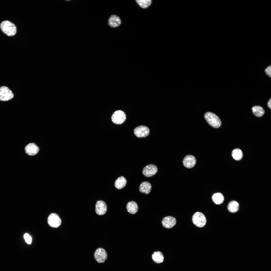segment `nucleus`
<instances>
[{"mask_svg": "<svg viewBox=\"0 0 271 271\" xmlns=\"http://www.w3.org/2000/svg\"><path fill=\"white\" fill-rule=\"evenodd\" d=\"M1 29L3 32L9 36H13L16 33V27L14 24L8 21H5L1 24Z\"/></svg>", "mask_w": 271, "mask_h": 271, "instance_id": "nucleus-1", "label": "nucleus"}, {"mask_svg": "<svg viewBox=\"0 0 271 271\" xmlns=\"http://www.w3.org/2000/svg\"><path fill=\"white\" fill-rule=\"evenodd\" d=\"M205 118L209 124L215 128H218L221 125V122L218 116L215 114L208 112L205 114Z\"/></svg>", "mask_w": 271, "mask_h": 271, "instance_id": "nucleus-2", "label": "nucleus"}, {"mask_svg": "<svg viewBox=\"0 0 271 271\" xmlns=\"http://www.w3.org/2000/svg\"><path fill=\"white\" fill-rule=\"evenodd\" d=\"M192 220L193 224L197 227L201 228L206 225V219L204 214L199 212H197L193 215Z\"/></svg>", "mask_w": 271, "mask_h": 271, "instance_id": "nucleus-3", "label": "nucleus"}, {"mask_svg": "<svg viewBox=\"0 0 271 271\" xmlns=\"http://www.w3.org/2000/svg\"><path fill=\"white\" fill-rule=\"evenodd\" d=\"M126 119V116L125 113L121 110H117L115 111L111 117L112 122L117 124H122L125 121Z\"/></svg>", "mask_w": 271, "mask_h": 271, "instance_id": "nucleus-4", "label": "nucleus"}, {"mask_svg": "<svg viewBox=\"0 0 271 271\" xmlns=\"http://www.w3.org/2000/svg\"><path fill=\"white\" fill-rule=\"evenodd\" d=\"M14 95L11 90L8 87L2 86L0 87V100L7 101L12 99Z\"/></svg>", "mask_w": 271, "mask_h": 271, "instance_id": "nucleus-5", "label": "nucleus"}, {"mask_svg": "<svg viewBox=\"0 0 271 271\" xmlns=\"http://www.w3.org/2000/svg\"><path fill=\"white\" fill-rule=\"evenodd\" d=\"M94 256L95 259L99 263L104 262L108 257L106 252L102 248H99L96 250Z\"/></svg>", "mask_w": 271, "mask_h": 271, "instance_id": "nucleus-6", "label": "nucleus"}, {"mask_svg": "<svg viewBox=\"0 0 271 271\" xmlns=\"http://www.w3.org/2000/svg\"><path fill=\"white\" fill-rule=\"evenodd\" d=\"M47 222L49 225L51 227L56 228L60 226L61 221L58 215L55 213H52L48 217Z\"/></svg>", "mask_w": 271, "mask_h": 271, "instance_id": "nucleus-7", "label": "nucleus"}, {"mask_svg": "<svg viewBox=\"0 0 271 271\" xmlns=\"http://www.w3.org/2000/svg\"><path fill=\"white\" fill-rule=\"evenodd\" d=\"M150 132L149 128L144 125H140L136 127L134 130V134L139 138L146 137Z\"/></svg>", "mask_w": 271, "mask_h": 271, "instance_id": "nucleus-8", "label": "nucleus"}, {"mask_svg": "<svg viewBox=\"0 0 271 271\" xmlns=\"http://www.w3.org/2000/svg\"><path fill=\"white\" fill-rule=\"evenodd\" d=\"M158 171L157 166L153 164H150L146 166L143 169L142 173L145 176L150 177L155 175Z\"/></svg>", "mask_w": 271, "mask_h": 271, "instance_id": "nucleus-9", "label": "nucleus"}, {"mask_svg": "<svg viewBox=\"0 0 271 271\" xmlns=\"http://www.w3.org/2000/svg\"><path fill=\"white\" fill-rule=\"evenodd\" d=\"M176 223V221L175 218L170 216H167L164 218L162 221L163 226L164 227L167 229L172 228L175 225Z\"/></svg>", "mask_w": 271, "mask_h": 271, "instance_id": "nucleus-10", "label": "nucleus"}, {"mask_svg": "<svg viewBox=\"0 0 271 271\" xmlns=\"http://www.w3.org/2000/svg\"><path fill=\"white\" fill-rule=\"evenodd\" d=\"M107 209V205L104 201L100 200L97 202L95 205V212L97 214L100 215L104 214L106 212Z\"/></svg>", "mask_w": 271, "mask_h": 271, "instance_id": "nucleus-11", "label": "nucleus"}, {"mask_svg": "<svg viewBox=\"0 0 271 271\" xmlns=\"http://www.w3.org/2000/svg\"><path fill=\"white\" fill-rule=\"evenodd\" d=\"M25 150L26 153L29 155L33 156L38 153L39 149L36 145L31 143L28 144L26 146Z\"/></svg>", "mask_w": 271, "mask_h": 271, "instance_id": "nucleus-12", "label": "nucleus"}, {"mask_svg": "<svg viewBox=\"0 0 271 271\" xmlns=\"http://www.w3.org/2000/svg\"><path fill=\"white\" fill-rule=\"evenodd\" d=\"M196 159L194 156L191 155H187L184 158L183 163L186 167L190 168L193 167L195 164Z\"/></svg>", "mask_w": 271, "mask_h": 271, "instance_id": "nucleus-13", "label": "nucleus"}, {"mask_svg": "<svg viewBox=\"0 0 271 271\" xmlns=\"http://www.w3.org/2000/svg\"><path fill=\"white\" fill-rule=\"evenodd\" d=\"M121 24V20L119 17L117 15H112L109 18L108 24L111 27L113 28L118 26Z\"/></svg>", "mask_w": 271, "mask_h": 271, "instance_id": "nucleus-14", "label": "nucleus"}, {"mask_svg": "<svg viewBox=\"0 0 271 271\" xmlns=\"http://www.w3.org/2000/svg\"><path fill=\"white\" fill-rule=\"evenodd\" d=\"M152 186L151 184L148 181H144L140 184L139 190L141 193L145 194H148L151 191Z\"/></svg>", "mask_w": 271, "mask_h": 271, "instance_id": "nucleus-15", "label": "nucleus"}, {"mask_svg": "<svg viewBox=\"0 0 271 271\" xmlns=\"http://www.w3.org/2000/svg\"><path fill=\"white\" fill-rule=\"evenodd\" d=\"M126 209L129 213L132 214H134L138 211V206L136 202L133 201H130L127 203Z\"/></svg>", "mask_w": 271, "mask_h": 271, "instance_id": "nucleus-16", "label": "nucleus"}, {"mask_svg": "<svg viewBox=\"0 0 271 271\" xmlns=\"http://www.w3.org/2000/svg\"><path fill=\"white\" fill-rule=\"evenodd\" d=\"M127 181L125 178L123 176L118 177L115 182L114 185L118 189H121L126 185Z\"/></svg>", "mask_w": 271, "mask_h": 271, "instance_id": "nucleus-17", "label": "nucleus"}, {"mask_svg": "<svg viewBox=\"0 0 271 271\" xmlns=\"http://www.w3.org/2000/svg\"><path fill=\"white\" fill-rule=\"evenodd\" d=\"M227 208L228 211L230 212H236L239 209V204L235 201H231L228 204Z\"/></svg>", "mask_w": 271, "mask_h": 271, "instance_id": "nucleus-18", "label": "nucleus"}, {"mask_svg": "<svg viewBox=\"0 0 271 271\" xmlns=\"http://www.w3.org/2000/svg\"><path fill=\"white\" fill-rule=\"evenodd\" d=\"M152 257L154 261L157 263H161L164 260V257L162 253L160 251L155 252L152 256Z\"/></svg>", "mask_w": 271, "mask_h": 271, "instance_id": "nucleus-19", "label": "nucleus"}, {"mask_svg": "<svg viewBox=\"0 0 271 271\" xmlns=\"http://www.w3.org/2000/svg\"><path fill=\"white\" fill-rule=\"evenodd\" d=\"M212 198L214 203L217 205L222 204L224 200V198L223 195L220 193H217L214 194L212 196Z\"/></svg>", "mask_w": 271, "mask_h": 271, "instance_id": "nucleus-20", "label": "nucleus"}, {"mask_svg": "<svg viewBox=\"0 0 271 271\" xmlns=\"http://www.w3.org/2000/svg\"><path fill=\"white\" fill-rule=\"evenodd\" d=\"M253 114L257 117H261L264 114L265 111L261 107L259 106H255L252 108Z\"/></svg>", "mask_w": 271, "mask_h": 271, "instance_id": "nucleus-21", "label": "nucleus"}, {"mask_svg": "<svg viewBox=\"0 0 271 271\" xmlns=\"http://www.w3.org/2000/svg\"><path fill=\"white\" fill-rule=\"evenodd\" d=\"M233 158L236 160H239L242 158L243 154L242 151L239 149L233 150L232 153Z\"/></svg>", "mask_w": 271, "mask_h": 271, "instance_id": "nucleus-22", "label": "nucleus"}, {"mask_svg": "<svg viewBox=\"0 0 271 271\" xmlns=\"http://www.w3.org/2000/svg\"><path fill=\"white\" fill-rule=\"evenodd\" d=\"M136 1L138 4L143 8H147L152 3L151 0H137Z\"/></svg>", "mask_w": 271, "mask_h": 271, "instance_id": "nucleus-23", "label": "nucleus"}, {"mask_svg": "<svg viewBox=\"0 0 271 271\" xmlns=\"http://www.w3.org/2000/svg\"><path fill=\"white\" fill-rule=\"evenodd\" d=\"M24 238L26 242L28 244H30L32 242V238L28 233H26L24 235Z\"/></svg>", "mask_w": 271, "mask_h": 271, "instance_id": "nucleus-24", "label": "nucleus"}, {"mask_svg": "<svg viewBox=\"0 0 271 271\" xmlns=\"http://www.w3.org/2000/svg\"><path fill=\"white\" fill-rule=\"evenodd\" d=\"M265 74L269 77H271V66H268L265 70Z\"/></svg>", "mask_w": 271, "mask_h": 271, "instance_id": "nucleus-25", "label": "nucleus"}, {"mask_svg": "<svg viewBox=\"0 0 271 271\" xmlns=\"http://www.w3.org/2000/svg\"><path fill=\"white\" fill-rule=\"evenodd\" d=\"M267 105L268 107L270 109H271V99L270 98L268 102Z\"/></svg>", "mask_w": 271, "mask_h": 271, "instance_id": "nucleus-26", "label": "nucleus"}]
</instances>
